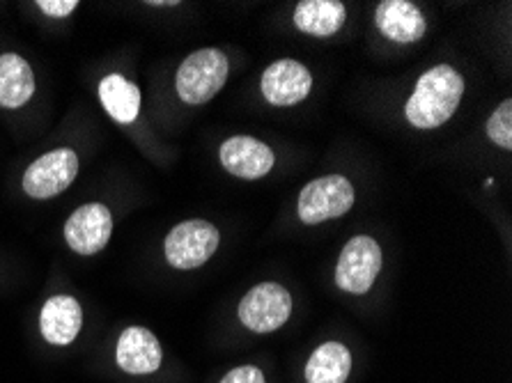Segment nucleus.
Returning <instances> with one entry per match:
<instances>
[{"label":"nucleus","instance_id":"f257e3e1","mask_svg":"<svg viewBox=\"0 0 512 383\" xmlns=\"http://www.w3.org/2000/svg\"><path fill=\"white\" fill-rule=\"evenodd\" d=\"M464 95V78L451 65H437L418 78L407 99V122L416 129H437L455 115Z\"/></svg>","mask_w":512,"mask_h":383},{"label":"nucleus","instance_id":"f03ea898","mask_svg":"<svg viewBox=\"0 0 512 383\" xmlns=\"http://www.w3.org/2000/svg\"><path fill=\"white\" fill-rule=\"evenodd\" d=\"M230 62L221 49H200L186 58L175 76L177 95L189 106L212 101L228 81Z\"/></svg>","mask_w":512,"mask_h":383},{"label":"nucleus","instance_id":"7ed1b4c3","mask_svg":"<svg viewBox=\"0 0 512 383\" xmlns=\"http://www.w3.org/2000/svg\"><path fill=\"white\" fill-rule=\"evenodd\" d=\"M356 193L354 186L343 175H327L313 179L299 193L297 214L301 223L320 225L333 221V218L345 216L354 207Z\"/></svg>","mask_w":512,"mask_h":383},{"label":"nucleus","instance_id":"20e7f679","mask_svg":"<svg viewBox=\"0 0 512 383\" xmlns=\"http://www.w3.org/2000/svg\"><path fill=\"white\" fill-rule=\"evenodd\" d=\"M221 232L209 221H184L166 237V260L170 267L189 271L203 267L219 250Z\"/></svg>","mask_w":512,"mask_h":383},{"label":"nucleus","instance_id":"39448f33","mask_svg":"<svg viewBox=\"0 0 512 383\" xmlns=\"http://www.w3.org/2000/svg\"><path fill=\"white\" fill-rule=\"evenodd\" d=\"M382 271V248L368 234L352 237L338 257L336 285L347 294H368Z\"/></svg>","mask_w":512,"mask_h":383},{"label":"nucleus","instance_id":"423d86ee","mask_svg":"<svg viewBox=\"0 0 512 383\" xmlns=\"http://www.w3.org/2000/svg\"><path fill=\"white\" fill-rule=\"evenodd\" d=\"M76 175H79V156L69 147H60L30 163L21 184L30 198L49 200L67 191Z\"/></svg>","mask_w":512,"mask_h":383},{"label":"nucleus","instance_id":"0eeeda50","mask_svg":"<svg viewBox=\"0 0 512 383\" xmlns=\"http://www.w3.org/2000/svg\"><path fill=\"white\" fill-rule=\"evenodd\" d=\"M292 315V296L283 285L260 283L239 303V319L253 333H274Z\"/></svg>","mask_w":512,"mask_h":383},{"label":"nucleus","instance_id":"6e6552de","mask_svg":"<svg viewBox=\"0 0 512 383\" xmlns=\"http://www.w3.org/2000/svg\"><path fill=\"white\" fill-rule=\"evenodd\" d=\"M113 234L111 209L102 202L83 205L67 218L65 241L79 255H97L106 248Z\"/></svg>","mask_w":512,"mask_h":383},{"label":"nucleus","instance_id":"1a4fd4ad","mask_svg":"<svg viewBox=\"0 0 512 383\" xmlns=\"http://www.w3.org/2000/svg\"><path fill=\"white\" fill-rule=\"evenodd\" d=\"M260 90L271 106H297L313 90V74L297 60H276L262 74Z\"/></svg>","mask_w":512,"mask_h":383},{"label":"nucleus","instance_id":"9d476101","mask_svg":"<svg viewBox=\"0 0 512 383\" xmlns=\"http://www.w3.org/2000/svg\"><path fill=\"white\" fill-rule=\"evenodd\" d=\"M221 163L239 179H260L271 173L276 156L269 145L253 136H232L221 145Z\"/></svg>","mask_w":512,"mask_h":383},{"label":"nucleus","instance_id":"9b49d317","mask_svg":"<svg viewBox=\"0 0 512 383\" xmlns=\"http://www.w3.org/2000/svg\"><path fill=\"white\" fill-rule=\"evenodd\" d=\"M377 28L391 42L414 44L428 33L423 12L409 0H382L375 12Z\"/></svg>","mask_w":512,"mask_h":383},{"label":"nucleus","instance_id":"f8f14e48","mask_svg":"<svg viewBox=\"0 0 512 383\" xmlns=\"http://www.w3.org/2000/svg\"><path fill=\"white\" fill-rule=\"evenodd\" d=\"M115 361L127 374H152L161 367L164 354L157 335L143 326H129L120 335Z\"/></svg>","mask_w":512,"mask_h":383},{"label":"nucleus","instance_id":"ddd939ff","mask_svg":"<svg viewBox=\"0 0 512 383\" xmlns=\"http://www.w3.org/2000/svg\"><path fill=\"white\" fill-rule=\"evenodd\" d=\"M83 326L81 303L74 296H53L44 303L40 315V328L46 342L65 347L72 345Z\"/></svg>","mask_w":512,"mask_h":383},{"label":"nucleus","instance_id":"4468645a","mask_svg":"<svg viewBox=\"0 0 512 383\" xmlns=\"http://www.w3.org/2000/svg\"><path fill=\"white\" fill-rule=\"evenodd\" d=\"M347 10L340 0H301L294 10V26L313 37H331L345 26Z\"/></svg>","mask_w":512,"mask_h":383},{"label":"nucleus","instance_id":"2eb2a0df","mask_svg":"<svg viewBox=\"0 0 512 383\" xmlns=\"http://www.w3.org/2000/svg\"><path fill=\"white\" fill-rule=\"evenodd\" d=\"M35 92L33 67L17 53L0 56V106L21 108Z\"/></svg>","mask_w":512,"mask_h":383},{"label":"nucleus","instance_id":"dca6fc26","mask_svg":"<svg viewBox=\"0 0 512 383\" xmlns=\"http://www.w3.org/2000/svg\"><path fill=\"white\" fill-rule=\"evenodd\" d=\"M352 372V354L343 342H324L306 363L308 383H345Z\"/></svg>","mask_w":512,"mask_h":383},{"label":"nucleus","instance_id":"f3484780","mask_svg":"<svg viewBox=\"0 0 512 383\" xmlns=\"http://www.w3.org/2000/svg\"><path fill=\"white\" fill-rule=\"evenodd\" d=\"M99 99H102L106 113L120 124H131L141 113V90L120 74L106 76L99 83Z\"/></svg>","mask_w":512,"mask_h":383},{"label":"nucleus","instance_id":"a211bd4d","mask_svg":"<svg viewBox=\"0 0 512 383\" xmlns=\"http://www.w3.org/2000/svg\"><path fill=\"white\" fill-rule=\"evenodd\" d=\"M487 136L501 150H512V101L506 99L487 120Z\"/></svg>","mask_w":512,"mask_h":383},{"label":"nucleus","instance_id":"6ab92c4d","mask_svg":"<svg viewBox=\"0 0 512 383\" xmlns=\"http://www.w3.org/2000/svg\"><path fill=\"white\" fill-rule=\"evenodd\" d=\"M219 383H265V374L253 365H242L230 370Z\"/></svg>","mask_w":512,"mask_h":383},{"label":"nucleus","instance_id":"aec40b11","mask_svg":"<svg viewBox=\"0 0 512 383\" xmlns=\"http://www.w3.org/2000/svg\"><path fill=\"white\" fill-rule=\"evenodd\" d=\"M37 7L46 14V17H53V19H62V17H69L79 3L76 0H40Z\"/></svg>","mask_w":512,"mask_h":383}]
</instances>
